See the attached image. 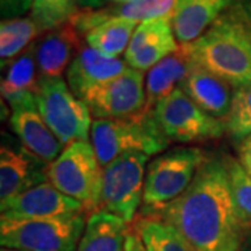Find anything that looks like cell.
<instances>
[{"label": "cell", "mask_w": 251, "mask_h": 251, "mask_svg": "<svg viewBox=\"0 0 251 251\" xmlns=\"http://www.w3.org/2000/svg\"><path fill=\"white\" fill-rule=\"evenodd\" d=\"M77 11L75 0H34L31 17L44 32H48L69 23Z\"/></svg>", "instance_id": "obj_28"}, {"label": "cell", "mask_w": 251, "mask_h": 251, "mask_svg": "<svg viewBox=\"0 0 251 251\" xmlns=\"http://www.w3.org/2000/svg\"><path fill=\"white\" fill-rule=\"evenodd\" d=\"M91 144L105 168L126 152H141L148 156L161 153L171 141L163 134L153 110L144 109L133 116L94 120Z\"/></svg>", "instance_id": "obj_3"}, {"label": "cell", "mask_w": 251, "mask_h": 251, "mask_svg": "<svg viewBox=\"0 0 251 251\" xmlns=\"http://www.w3.org/2000/svg\"><path fill=\"white\" fill-rule=\"evenodd\" d=\"M206 159L205 151L197 147H181L158 155L147 168L141 212L161 208L180 197Z\"/></svg>", "instance_id": "obj_6"}, {"label": "cell", "mask_w": 251, "mask_h": 251, "mask_svg": "<svg viewBox=\"0 0 251 251\" xmlns=\"http://www.w3.org/2000/svg\"><path fill=\"white\" fill-rule=\"evenodd\" d=\"M87 227L84 214L50 219H1V247L23 251H77Z\"/></svg>", "instance_id": "obj_5"}, {"label": "cell", "mask_w": 251, "mask_h": 251, "mask_svg": "<svg viewBox=\"0 0 251 251\" xmlns=\"http://www.w3.org/2000/svg\"><path fill=\"white\" fill-rule=\"evenodd\" d=\"M148 158L141 152H126L103 168V209L126 224L133 222L143 204Z\"/></svg>", "instance_id": "obj_9"}, {"label": "cell", "mask_w": 251, "mask_h": 251, "mask_svg": "<svg viewBox=\"0 0 251 251\" xmlns=\"http://www.w3.org/2000/svg\"><path fill=\"white\" fill-rule=\"evenodd\" d=\"M137 27L138 23L133 20L109 18L85 35V42L109 57H119L126 53Z\"/></svg>", "instance_id": "obj_23"}, {"label": "cell", "mask_w": 251, "mask_h": 251, "mask_svg": "<svg viewBox=\"0 0 251 251\" xmlns=\"http://www.w3.org/2000/svg\"><path fill=\"white\" fill-rule=\"evenodd\" d=\"M143 218L172 225L196 251H240L249 232L237 216L224 156L208 158L180 197Z\"/></svg>", "instance_id": "obj_1"}, {"label": "cell", "mask_w": 251, "mask_h": 251, "mask_svg": "<svg viewBox=\"0 0 251 251\" xmlns=\"http://www.w3.org/2000/svg\"><path fill=\"white\" fill-rule=\"evenodd\" d=\"M0 211L1 219H50L81 215L85 208L46 181L1 201Z\"/></svg>", "instance_id": "obj_12"}, {"label": "cell", "mask_w": 251, "mask_h": 251, "mask_svg": "<svg viewBox=\"0 0 251 251\" xmlns=\"http://www.w3.org/2000/svg\"><path fill=\"white\" fill-rule=\"evenodd\" d=\"M49 163L24 145L1 144L0 148V201L18 196L48 179Z\"/></svg>", "instance_id": "obj_14"}, {"label": "cell", "mask_w": 251, "mask_h": 251, "mask_svg": "<svg viewBox=\"0 0 251 251\" xmlns=\"http://www.w3.org/2000/svg\"><path fill=\"white\" fill-rule=\"evenodd\" d=\"M147 251H196L172 226L158 218H141L134 225Z\"/></svg>", "instance_id": "obj_25"}, {"label": "cell", "mask_w": 251, "mask_h": 251, "mask_svg": "<svg viewBox=\"0 0 251 251\" xmlns=\"http://www.w3.org/2000/svg\"><path fill=\"white\" fill-rule=\"evenodd\" d=\"M48 179L63 194L81 202L94 214L102 204L103 166L90 141H77L49 163Z\"/></svg>", "instance_id": "obj_4"}, {"label": "cell", "mask_w": 251, "mask_h": 251, "mask_svg": "<svg viewBox=\"0 0 251 251\" xmlns=\"http://www.w3.org/2000/svg\"><path fill=\"white\" fill-rule=\"evenodd\" d=\"M125 250L126 251H147L144 246L143 240L140 237V234L135 232V229H128L126 234L125 242Z\"/></svg>", "instance_id": "obj_31"}, {"label": "cell", "mask_w": 251, "mask_h": 251, "mask_svg": "<svg viewBox=\"0 0 251 251\" xmlns=\"http://www.w3.org/2000/svg\"><path fill=\"white\" fill-rule=\"evenodd\" d=\"M44 31L31 17L1 20L0 24V59L1 67L23 53Z\"/></svg>", "instance_id": "obj_24"}, {"label": "cell", "mask_w": 251, "mask_h": 251, "mask_svg": "<svg viewBox=\"0 0 251 251\" xmlns=\"http://www.w3.org/2000/svg\"><path fill=\"white\" fill-rule=\"evenodd\" d=\"M239 0H177L172 17L180 45L191 44Z\"/></svg>", "instance_id": "obj_18"}, {"label": "cell", "mask_w": 251, "mask_h": 251, "mask_svg": "<svg viewBox=\"0 0 251 251\" xmlns=\"http://www.w3.org/2000/svg\"><path fill=\"white\" fill-rule=\"evenodd\" d=\"M184 46L193 62L233 88L251 84V27L234 7Z\"/></svg>", "instance_id": "obj_2"}, {"label": "cell", "mask_w": 251, "mask_h": 251, "mask_svg": "<svg viewBox=\"0 0 251 251\" xmlns=\"http://www.w3.org/2000/svg\"><path fill=\"white\" fill-rule=\"evenodd\" d=\"M239 162L251 175V134L239 144Z\"/></svg>", "instance_id": "obj_30"}, {"label": "cell", "mask_w": 251, "mask_h": 251, "mask_svg": "<svg viewBox=\"0 0 251 251\" xmlns=\"http://www.w3.org/2000/svg\"><path fill=\"white\" fill-rule=\"evenodd\" d=\"M34 0H0V16L1 20L24 17L32 10Z\"/></svg>", "instance_id": "obj_29"}, {"label": "cell", "mask_w": 251, "mask_h": 251, "mask_svg": "<svg viewBox=\"0 0 251 251\" xmlns=\"http://www.w3.org/2000/svg\"><path fill=\"white\" fill-rule=\"evenodd\" d=\"M177 0H138L127 4H112L103 9L78 10L70 20L81 35H87L109 18H126L137 23L162 17H173Z\"/></svg>", "instance_id": "obj_16"}, {"label": "cell", "mask_w": 251, "mask_h": 251, "mask_svg": "<svg viewBox=\"0 0 251 251\" xmlns=\"http://www.w3.org/2000/svg\"><path fill=\"white\" fill-rule=\"evenodd\" d=\"M224 159L227 168L237 216L243 226L249 230L251 227V175L237 159L229 155H224Z\"/></svg>", "instance_id": "obj_26"}, {"label": "cell", "mask_w": 251, "mask_h": 251, "mask_svg": "<svg viewBox=\"0 0 251 251\" xmlns=\"http://www.w3.org/2000/svg\"><path fill=\"white\" fill-rule=\"evenodd\" d=\"M138 0H109V3L112 4H127V3H135Z\"/></svg>", "instance_id": "obj_35"}, {"label": "cell", "mask_w": 251, "mask_h": 251, "mask_svg": "<svg viewBox=\"0 0 251 251\" xmlns=\"http://www.w3.org/2000/svg\"><path fill=\"white\" fill-rule=\"evenodd\" d=\"M225 125L226 133L234 143H243L251 134V84L234 88L230 110Z\"/></svg>", "instance_id": "obj_27"}, {"label": "cell", "mask_w": 251, "mask_h": 251, "mask_svg": "<svg viewBox=\"0 0 251 251\" xmlns=\"http://www.w3.org/2000/svg\"><path fill=\"white\" fill-rule=\"evenodd\" d=\"M240 251H251V227L249 229V232L246 233V236H244Z\"/></svg>", "instance_id": "obj_34"}, {"label": "cell", "mask_w": 251, "mask_h": 251, "mask_svg": "<svg viewBox=\"0 0 251 251\" xmlns=\"http://www.w3.org/2000/svg\"><path fill=\"white\" fill-rule=\"evenodd\" d=\"M81 100L95 120L137 115L147 103L144 73L127 69L123 74L92 88Z\"/></svg>", "instance_id": "obj_10"}, {"label": "cell", "mask_w": 251, "mask_h": 251, "mask_svg": "<svg viewBox=\"0 0 251 251\" xmlns=\"http://www.w3.org/2000/svg\"><path fill=\"white\" fill-rule=\"evenodd\" d=\"M127 69L125 60L109 57L91 46H82L67 69V84L73 94L82 99L92 88L123 74Z\"/></svg>", "instance_id": "obj_15"}, {"label": "cell", "mask_w": 251, "mask_h": 251, "mask_svg": "<svg viewBox=\"0 0 251 251\" xmlns=\"http://www.w3.org/2000/svg\"><path fill=\"white\" fill-rule=\"evenodd\" d=\"M39 70L36 63V42L31 44L14 60L7 63L6 77L1 80V97L9 102L21 94H35L39 88Z\"/></svg>", "instance_id": "obj_22"}, {"label": "cell", "mask_w": 251, "mask_h": 251, "mask_svg": "<svg viewBox=\"0 0 251 251\" xmlns=\"http://www.w3.org/2000/svg\"><path fill=\"white\" fill-rule=\"evenodd\" d=\"M233 7L251 27V0H239Z\"/></svg>", "instance_id": "obj_32"}, {"label": "cell", "mask_w": 251, "mask_h": 251, "mask_svg": "<svg viewBox=\"0 0 251 251\" xmlns=\"http://www.w3.org/2000/svg\"><path fill=\"white\" fill-rule=\"evenodd\" d=\"M172 17L153 18L138 24L125 53V62L134 70L147 72L179 49Z\"/></svg>", "instance_id": "obj_13"}, {"label": "cell", "mask_w": 251, "mask_h": 251, "mask_svg": "<svg viewBox=\"0 0 251 251\" xmlns=\"http://www.w3.org/2000/svg\"><path fill=\"white\" fill-rule=\"evenodd\" d=\"M77 4L84 7V9H100L102 6H105L109 0H75Z\"/></svg>", "instance_id": "obj_33"}, {"label": "cell", "mask_w": 251, "mask_h": 251, "mask_svg": "<svg viewBox=\"0 0 251 251\" xmlns=\"http://www.w3.org/2000/svg\"><path fill=\"white\" fill-rule=\"evenodd\" d=\"M0 251H23V250H13V249H6V247H1Z\"/></svg>", "instance_id": "obj_36"}, {"label": "cell", "mask_w": 251, "mask_h": 251, "mask_svg": "<svg viewBox=\"0 0 251 251\" xmlns=\"http://www.w3.org/2000/svg\"><path fill=\"white\" fill-rule=\"evenodd\" d=\"M163 134L175 143H201L221 138L226 131L224 120L215 119L176 88L152 109Z\"/></svg>", "instance_id": "obj_8"}, {"label": "cell", "mask_w": 251, "mask_h": 251, "mask_svg": "<svg viewBox=\"0 0 251 251\" xmlns=\"http://www.w3.org/2000/svg\"><path fill=\"white\" fill-rule=\"evenodd\" d=\"M127 230L123 219L106 209H99L88 216L77 251H126Z\"/></svg>", "instance_id": "obj_21"}, {"label": "cell", "mask_w": 251, "mask_h": 251, "mask_svg": "<svg viewBox=\"0 0 251 251\" xmlns=\"http://www.w3.org/2000/svg\"><path fill=\"white\" fill-rule=\"evenodd\" d=\"M179 88L208 115L224 122L226 120L234 91L229 82L194 63L187 78L180 84Z\"/></svg>", "instance_id": "obj_17"}, {"label": "cell", "mask_w": 251, "mask_h": 251, "mask_svg": "<svg viewBox=\"0 0 251 251\" xmlns=\"http://www.w3.org/2000/svg\"><path fill=\"white\" fill-rule=\"evenodd\" d=\"M81 34L69 21L62 27L48 31L36 42V63L39 77H62L66 69L82 49Z\"/></svg>", "instance_id": "obj_19"}, {"label": "cell", "mask_w": 251, "mask_h": 251, "mask_svg": "<svg viewBox=\"0 0 251 251\" xmlns=\"http://www.w3.org/2000/svg\"><path fill=\"white\" fill-rule=\"evenodd\" d=\"M193 66L194 62L184 45H180L176 52L153 66L145 78V109L152 110L161 99L179 88L180 84L187 78Z\"/></svg>", "instance_id": "obj_20"}, {"label": "cell", "mask_w": 251, "mask_h": 251, "mask_svg": "<svg viewBox=\"0 0 251 251\" xmlns=\"http://www.w3.org/2000/svg\"><path fill=\"white\" fill-rule=\"evenodd\" d=\"M36 102L45 123L64 148L77 141H90L94 122L90 109L63 77H41Z\"/></svg>", "instance_id": "obj_7"}, {"label": "cell", "mask_w": 251, "mask_h": 251, "mask_svg": "<svg viewBox=\"0 0 251 251\" xmlns=\"http://www.w3.org/2000/svg\"><path fill=\"white\" fill-rule=\"evenodd\" d=\"M7 103L11 108L10 126L21 145L48 163L57 159L64 147L45 123L35 94H21Z\"/></svg>", "instance_id": "obj_11"}]
</instances>
